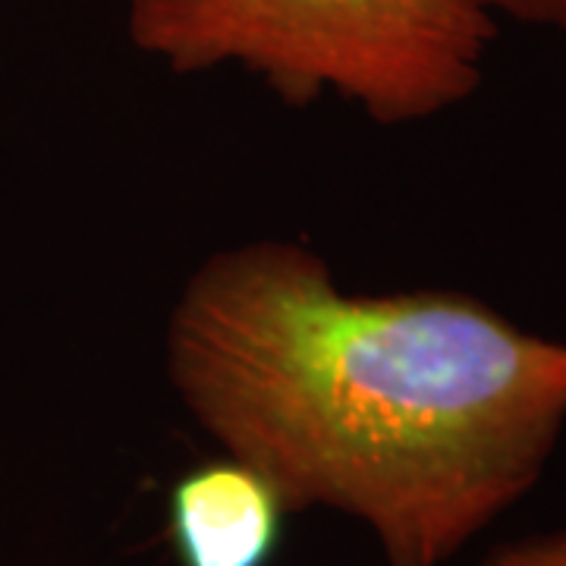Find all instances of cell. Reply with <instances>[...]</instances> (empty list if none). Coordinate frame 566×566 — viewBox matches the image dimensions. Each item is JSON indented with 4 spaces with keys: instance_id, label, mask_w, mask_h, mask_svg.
Listing matches in <instances>:
<instances>
[{
    "instance_id": "cell-2",
    "label": "cell",
    "mask_w": 566,
    "mask_h": 566,
    "mask_svg": "<svg viewBox=\"0 0 566 566\" xmlns=\"http://www.w3.org/2000/svg\"><path fill=\"white\" fill-rule=\"evenodd\" d=\"M133 48L174 73L240 66L283 102L359 104L381 126L431 120L485 80V0H123Z\"/></svg>"
},
{
    "instance_id": "cell-3",
    "label": "cell",
    "mask_w": 566,
    "mask_h": 566,
    "mask_svg": "<svg viewBox=\"0 0 566 566\" xmlns=\"http://www.w3.org/2000/svg\"><path fill=\"white\" fill-rule=\"evenodd\" d=\"M293 506L255 465L223 457L180 475L167 494V535L180 566H271Z\"/></svg>"
},
{
    "instance_id": "cell-5",
    "label": "cell",
    "mask_w": 566,
    "mask_h": 566,
    "mask_svg": "<svg viewBox=\"0 0 566 566\" xmlns=\"http://www.w3.org/2000/svg\"><path fill=\"white\" fill-rule=\"evenodd\" d=\"M485 7L497 20L506 17L526 25L566 32V0H485Z\"/></svg>"
},
{
    "instance_id": "cell-4",
    "label": "cell",
    "mask_w": 566,
    "mask_h": 566,
    "mask_svg": "<svg viewBox=\"0 0 566 566\" xmlns=\"http://www.w3.org/2000/svg\"><path fill=\"white\" fill-rule=\"evenodd\" d=\"M482 566H566V532H545L497 545Z\"/></svg>"
},
{
    "instance_id": "cell-1",
    "label": "cell",
    "mask_w": 566,
    "mask_h": 566,
    "mask_svg": "<svg viewBox=\"0 0 566 566\" xmlns=\"http://www.w3.org/2000/svg\"><path fill=\"white\" fill-rule=\"evenodd\" d=\"M167 375L227 457L293 513L363 520L387 566H444L538 485L566 428V340L463 290L349 293L290 240L189 274Z\"/></svg>"
}]
</instances>
